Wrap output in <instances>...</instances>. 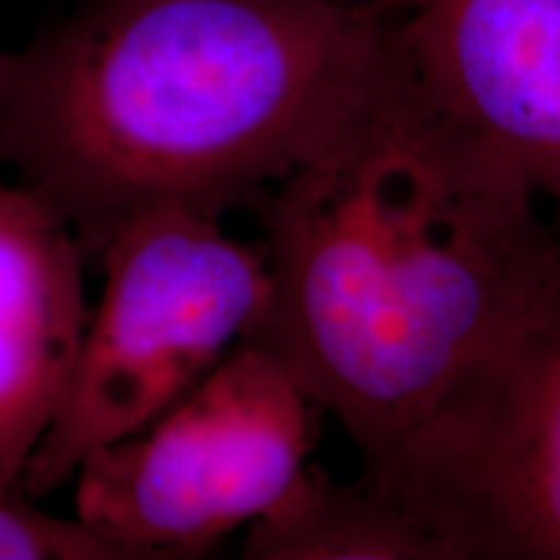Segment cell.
<instances>
[{
	"label": "cell",
	"mask_w": 560,
	"mask_h": 560,
	"mask_svg": "<svg viewBox=\"0 0 560 560\" xmlns=\"http://www.w3.org/2000/svg\"><path fill=\"white\" fill-rule=\"evenodd\" d=\"M252 208L270 301L247 340L363 459L429 416L560 270L540 195L420 100L400 60L346 136Z\"/></svg>",
	"instance_id": "7a4b0ae2"
},
{
	"label": "cell",
	"mask_w": 560,
	"mask_h": 560,
	"mask_svg": "<svg viewBox=\"0 0 560 560\" xmlns=\"http://www.w3.org/2000/svg\"><path fill=\"white\" fill-rule=\"evenodd\" d=\"M335 5H350V9H392L395 0H325Z\"/></svg>",
	"instance_id": "30bf717a"
},
{
	"label": "cell",
	"mask_w": 560,
	"mask_h": 560,
	"mask_svg": "<svg viewBox=\"0 0 560 560\" xmlns=\"http://www.w3.org/2000/svg\"><path fill=\"white\" fill-rule=\"evenodd\" d=\"M319 405L244 340L190 395L75 472V520L128 560L198 558L312 472Z\"/></svg>",
	"instance_id": "277c9868"
},
{
	"label": "cell",
	"mask_w": 560,
	"mask_h": 560,
	"mask_svg": "<svg viewBox=\"0 0 560 560\" xmlns=\"http://www.w3.org/2000/svg\"><path fill=\"white\" fill-rule=\"evenodd\" d=\"M96 257L102 296L21 478L32 499L55 493L91 454L190 395L268 310L262 244L240 242L213 215L151 210L117 229Z\"/></svg>",
	"instance_id": "3957f363"
},
{
	"label": "cell",
	"mask_w": 560,
	"mask_h": 560,
	"mask_svg": "<svg viewBox=\"0 0 560 560\" xmlns=\"http://www.w3.org/2000/svg\"><path fill=\"white\" fill-rule=\"evenodd\" d=\"M389 26L412 91L509 161L560 234V0H395Z\"/></svg>",
	"instance_id": "8992f818"
},
{
	"label": "cell",
	"mask_w": 560,
	"mask_h": 560,
	"mask_svg": "<svg viewBox=\"0 0 560 560\" xmlns=\"http://www.w3.org/2000/svg\"><path fill=\"white\" fill-rule=\"evenodd\" d=\"M247 560H450L446 550L366 482L310 472L276 511L249 524Z\"/></svg>",
	"instance_id": "ba28073f"
},
{
	"label": "cell",
	"mask_w": 560,
	"mask_h": 560,
	"mask_svg": "<svg viewBox=\"0 0 560 560\" xmlns=\"http://www.w3.org/2000/svg\"><path fill=\"white\" fill-rule=\"evenodd\" d=\"M395 68L389 9L83 0L0 50V166L100 255L151 210L252 208L346 136Z\"/></svg>",
	"instance_id": "6da1fadb"
},
{
	"label": "cell",
	"mask_w": 560,
	"mask_h": 560,
	"mask_svg": "<svg viewBox=\"0 0 560 560\" xmlns=\"http://www.w3.org/2000/svg\"><path fill=\"white\" fill-rule=\"evenodd\" d=\"M79 236L0 177V486L21 488L89 319Z\"/></svg>",
	"instance_id": "52a82bcc"
},
{
	"label": "cell",
	"mask_w": 560,
	"mask_h": 560,
	"mask_svg": "<svg viewBox=\"0 0 560 560\" xmlns=\"http://www.w3.org/2000/svg\"><path fill=\"white\" fill-rule=\"evenodd\" d=\"M24 488L0 486V560H128L81 520L42 511Z\"/></svg>",
	"instance_id": "9c48e42d"
},
{
	"label": "cell",
	"mask_w": 560,
	"mask_h": 560,
	"mask_svg": "<svg viewBox=\"0 0 560 560\" xmlns=\"http://www.w3.org/2000/svg\"><path fill=\"white\" fill-rule=\"evenodd\" d=\"M361 482L450 560H560V270Z\"/></svg>",
	"instance_id": "5b68a950"
}]
</instances>
